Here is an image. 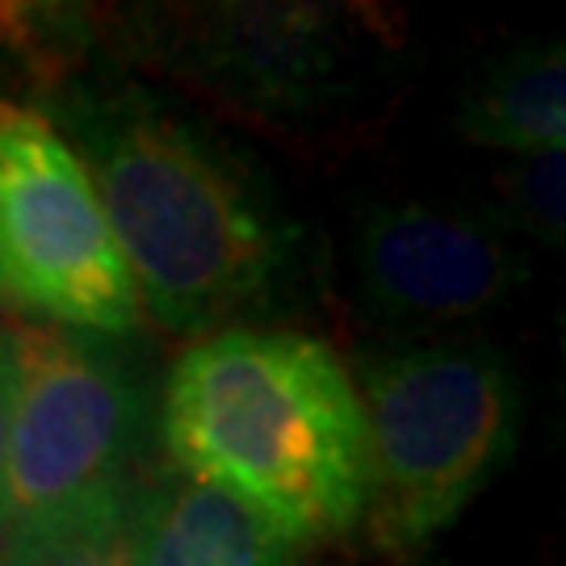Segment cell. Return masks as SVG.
Here are the masks:
<instances>
[{
  "instance_id": "obj_5",
  "label": "cell",
  "mask_w": 566,
  "mask_h": 566,
  "mask_svg": "<svg viewBox=\"0 0 566 566\" xmlns=\"http://www.w3.org/2000/svg\"><path fill=\"white\" fill-rule=\"evenodd\" d=\"M0 290L60 327L109 336L143 311L88 168L21 105H0Z\"/></svg>"
},
{
  "instance_id": "obj_4",
  "label": "cell",
  "mask_w": 566,
  "mask_h": 566,
  "mask_svg": "<svg viewBox=\"0 0 566 566\" xmlns=\"http://www.w3.org/2000/svg\"><path fill=\"white\" fill-rule=\"evenodd\" d=\"M18 403L4 462V537H30L135 495L147 386L102 340L60 324H13Z\"/></svg>"
},
{
  "instance_id": "obj_10",
  "label": "cell",
  "mask_w": 566,
  "mask_h": 566,
  "mask_svg": "<svg viewBox=\"0 0 566 566\" xmlns=\"http://www.w3.org/2000/svg\"><path fill=\"white\" fill-rule=\"evenodd\" d=\"M4 566H135L130 500L30 537H4Z\"/></svg>"
},
{
  "instance_id": "obj_1",
  "label": "cell",
  "mask_w": 566,
  "mask_h": 566,
  "mask_svg": "<svg viewBox=\"0 0 566 566\" xmlns=\"http://www.w3.org/2000/svg\"><path fill=\"white\" fill-rule=\"evenodd\" d=\"M172 470L256 507L290 542L344 537L369 500L357 386L332 344L227 327L185 348L164 390Z\"/></svg>"
},
{
  "instance_id": "obj_15",
  "label": "cell",
  "mask_w": 566,
  "mask_h": 566,
  "mask_svg": "<svg viewBox=\"0 0 566 566\" xmlns=\"http://www.w3.org/2000/svg\"><path fill=\"white\" fill-rule=\"evenodd\" d=\"M0 566H4V563H0Z\"/></svg>"
},
{
  "instance_id": "obj_12",
  "label": "cell",
  "mask_w": 566,
  "mask_h": 566,
  "mask_svg": "<svg viewBox=\"0 0 566 566\" xmlns=\"http://www.w3.org/2000/svg\"><path fill=\"white\" fill-rule=\"evenodd\" d=\"M18 403V336L0 327V528H4V462H9V432Z\"/></svg>"
},
{
  "instance_id": "obj_2",
  "label": "cell",
  "mask_w": 566,
  "mask_h": 566,
  "mask_svg": "<svg viewBox=\"0 0 566 566\" xmlns=\"http://www.w3.org/2000/svg\"><path fill=\"white\" fill-rule=\"evenodd\" d=\"M88 181L156 324L198 332L248 306L282 243L243 181L206 143L147 109H109L84 126Z\"/></svg>"
},
{
  "instance_id": "obj_7",
  "label": "cell",
  "mask_w": 566,
  "mask_h": 566,
  "mask_svg": "<svg viewBox=\"0 0 566 566\" xmlns=\"http://www.w3.org/2000/svg\"><path fill=\"white\" fill-rule=\"evenodd\" d=\"M189 51L223 93L269 109L306 105L336 60L324 13L298 4L206 9Z\"/></svg>"
},
{
  "instance_id": "obj_8",
  "label": "cell",
  "mask_w": 566,
  "mask_h": 566,
  "mask_svg": "<svg viewBox=\"0 0 566 566\" xmlns=\"http://www.w3.org/2000/svg\"><path fill=\"white\" fill-rule=\"evenodd\" d=\"M130 537L135 566H298V542L181 470L143 474L130 495Z\"/></svg>"
},
{
  "instance_id": "obj_9",
  "label": "cell",
  "mask_w": 566,
  "mask_h": 566,
  "mask_svg": "<svg viewBox=\"0 0 566 566\" xmlns=\"http://www.w3.org/2000/svg\"><path fill=\"white\" fill-rule=\"evenodd\" d=\"M458 130L495 151H563L566 139V55L549 46H512L465 88Z\"/></svg>"
},
{
  "instance_id": "obj_11",
  "label": "cell",
  "mask_w": 566,
  "mask_h": 566,
  "mask_svg": "<svg viewBox=\"0 0 566 566\" xmlns=\"http://www.w3.org/2000/svg\"><path fill=\"white\" fill-rule=\"evenodd\" d=\"M504 227L525 231L546 248L566 240V156L563 151H533L495 177Z\"/></svg>"
},
{
  "instance_id": "obj_14",
  "label": "cell",
  "mask_w": 566,
  "mask_h": 566,
  "mask_svg": "<svg viewBox=\"0 0 566 566\" xmlns=\"http://www.w3.org/2000/svg\"><path fill=\"white\" fill-rule=\"evenodd\" d=\"M0 51H4V46H0ZM4 55H9V51H4Z\"/></svg>"
},
{
  "instance_id": "obj_13",
  "label": "cell",
  "mask_w": 566,
  "mask_h": 566,
  "mask_svg": "<svg viewBox=\"0 0 566 566\" xmlns=\"http://www.w3.org/2000/svg\"><path fill=\"white\" fill-rule=\"evenodd\" d=\"M0 303H4V290H0Z\"/></svg>"
},
{
  "instance_id": "obj_3",
  "label": "cell",
  "mask_w": 566,
  "mask_h": 566,
  "mask_svg": "<svg viewBox=\"0 0 566 566\" xmlns=\"http://www.w3.org/2000/svg\"><path fill=\"white\" fill-rule=\"evenodd\" d=\"M369 525L386 554H416L507 465L521 386L483 340H432L365 357Z\"/></svg>"
},
{
  "instance_id": "obj_6",
  "label": "cell",
  "mask_w": 566,
  "mask_h": 566,
  "mask_svg": "<svg viewBox=\"0 0 566 566\" xmlns=\"http://www.w3.org/2000/svg\"><path fill=\"white\" fill-rule=\"evenodd\" d=\"M357 269L374 311L403 324L479 315L528 277L525 252L500 219L424 202L369 206Z\"/></svg>"
}]
</instances>
